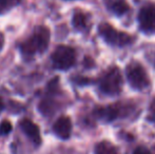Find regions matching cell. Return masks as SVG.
Instances as JSON below:
<instances>
[{
	"instance_id": "cell-1",
	"label": "cell",
	"mask_w": 155,
	"mask_h": 154,
	"mask_svg": "<svg viewBox=\"0 0 155 154\" xmlns=\"http://www.w3.org/2000/svg\"><path fill=\"white\" fill-rule=\"evenodd\" d=\"M51 33L45 25H37L25 40L19 43L18 49L25 60H31L35 56L42 55L50 43Z\"/></svg>"
},
{
	"instance_id": "cell-2",
	"label": "cell",
	"mask_w": 155,
	"mask_h": 154,
	"mask_svg": "<svg viewBox=\"0 0 155 154\" xmlns=\"http://www.w3.org/2000/svg\"><path fill=\"white\" fill-rule=\"evenodd\" d=\"M135 103L131 101H120L109 106L97 107L94 109V116L102 123H113L117 119L128 118L135 112Z\"/></svg>"
},
{
	"instance_id": "cell-3",
	"label": "cell",
	"mask_w": 155,
	"mask_h": 154,
	"mask_svg": "<svg viewBox=\"0 0 155 154\" xmlns=\"http://www.w3.org/2000/svg\"><path fill=\"white\" fill-rule=\"evenodd\" d=\"M98 89L104 95L115 96L123 90V76L117 67H111L98 80Z\"/></svg>"
},
{
	"instance_id": "cell-4",
	"label": "cell",
	"mask_w": 155,
	"mask_h": 154,
	"mask_svg": "<svg viewBox=\"0 0 155 154\" xmlns=\"http://www.w3.org/2000/svg\"><path fill=\"white\" fill-rule=\"evenodd\" d=\"M98 33L108 44L116 48H124L133 44L135 41L134 36L116 30L109 23H100L98 25Z\"/></svg>"
},
{
	"instance_id": "cell-5",
	"label": "cell",
	"mask_w": 155,
	"mask_h": 154,
	"mask_svg": "<svg viewBox=\"0 0 155 154\" xmlns=\"http://www.w3.org/2000/svg\"><path fill=\"white\" fill-rule=\"evenodd\" d=\"M126 75L131 88L137 91L149 89L151 81L147 70L138 61H131L126 67Z\"/></svg>"
},
{
	"instance_id": "cell-6",
	"label": "cell",
	"mask_w": 155,
	"mask_h": 154,
	"mask_svg": "<svg viewBox=\"0 0 155 154\" xmlns=\"http://www.w3.org/2000/svg\"><path fill=\"white\" fill-rule=\"evenodd\" d=\"M51 60L55 69L60 71H67L75 66L76 51L72 47L60 44L53 51Z\"/></svg>"
},
{
	"instance_id": "cell-7",
	"label": "cell",
	"mask_w": 155,
	"mask_h": 154,
	"mask_svg": "<svg viewBox=\"0 0 155 154\" xmlns=\"http://www.w3.org/2000/svg\"><path fill=\"white\" fill-rule=\"evenodd\" d=\"M47 96L39 103L38 111L43 116H52L60 108V103L53 98L59 92V78L55 77L48 84Z\"/></svg>"
},
{
	"instance_id": "cell-8",
	"label": "cell",
	"mask_w": 155,
	"mask_h": 154,
	"mask_svg": "<svg viewBox=\"0 0 155 154\" xmlns=\"http://www.w3.org/2000/svg\"><path fill=\"white\" fill-rule=\"evenodd\" d=\"M139 29L143 33L152 35L155 34V5L146 4L140 8L137 16Z\"/></svg>"
},
{
	"instance_id": "cell-9",
	"label": "cell",
	"mask_w": 155,
	"mask_h": 154,
	"mask_svg": "<svg viewBox=\"0 0 155 154\" xmlns=\"http://www.w3.org/2000/svg\"><path fill=\"white\" fill-rule=\"evenodd\" d=\"M19 127H20L21 131L25 134L28 138L32 142V144L35 146V148H38L42 143L40 135V130H39L38 126L32 121L29 118H23L19 121Z\"/></svg>"
},
{
	"instance_id": "cell-10",
	"label": "cell",
	"mask_w": 155,
	"mask_h": 154,
	"mask_svg": "<svg viewBox=\"0 0 155 154\" xmlns=\"http://www.w3.org/2000/svg\"><path fill=\"white\" fill-rule=\"evenodd\" d=\"M53 132L58 138L67 140L72 134V121L69 116H61L53 125Z\"/></svg>"
},
{
	"instance_id": "cell-11",
	"label": "cell",
	"mask_w": 155,
	"mask_h": 154,
	"mask_svg": "<svg viewBox=\"0 0 155 154\" xmlns=\"http://www.w3.org/2000/svg\"><path fill=\"white\" fill-rule=\"evenodd\" d=\"M72 25H73L74 29L76 31L81 32V33H87L91 28L90 15L81 10H76L73 14Z\"/></svg>"
},
{
	"instance_id": "cell-12",
	"label": "cell",
	"mask_w": 155,
	"mask_h": 154,
	"mask_svg": "<svg viewBox=\"0 0 155 154\" xmlns=\"http://www.w3.org/2000/svg\"><path fill=\"white\" fill-rule=\"evenodd\" d=\"M107 10L115 16H124L129 12L130 5L126 0H104Z\"/></svg>"
},
{
	"instance_id": "cell-13",
	"label": "cell",
	"mask_w": 155,
	"mask_h": 154,
	"mask_svg": "<svg viewBox=\"0 0 155 154\" xmlns=\"http://www.w3.org/2000/svg\"><path fill=\"white\" fill-rule=\"evenodd\" d=\"M94 153L95 154H119L117 148L108 140H102L96 144L94 148Z\"/></svg>"
},
{
	"instance_id": "cell-14",
	"label": "cell",
	"mask_w": 155,
	"mask_h": 154,
	"mask_svg": "<svg viewBox=\"0 0 155 154\" xmlns=\"http://www.w3.org/2000/svg\"><path fill=\"white\" fill-rule=\"evenodd\" d=\"M22 0H0V15L8 13L11 10L18 6Z\"/></svg>"
},
{
	"instance_id": "cell-15",
	"label": "cell",
	"mask_w": 155,
	"mask_h": 154,
	"mask_svg": "<svg viewBox=\"0 0 155 154\" xmlns=\"http://www.w3.org/2000/svg\"><path fill=\"white\" fill-rule=\"evenodd\" d=\"M12 129H13V126L12 123H10L8 120L4 119L0 123V135L4 136V135H8L12 132Z\"/></svg>"
},
{
	"instance_id": "cell-16",
	"label": "cell",
	"mask_w": 155,
	"mask_h": 154,
	"mask_svg": "<svg viewBox=\"0 0 155 154\" xmlns=\"http://www.w3.org/2000/svg\"><path fill=\"white\" fill-rule=\"evenodd\" d=\"M148 121L154 123L155 125V99L152 101L151 107H150V111H149V115L147 117Z\"/></svg>"
},
{
	"instance_id": "cell-17",
	"label": "cell",
	"mask_w": 155,
	"mask_h": 154,
	"mask_svg": "<svg viewBox=\"0 0 155 154\" xmlns=\"http://www.w3.org/2000/svg\"><path fill=\"white\" fill-rule=\"evenodd\" d=\"M132 154H152L151 152L149 151V149H147L146 147L143 146H139L133 151Z\"/></svg>"
},
{
	"instance_id": "cell-18",
	"label": "cell",
	"mask_w": 155,
	"mask_h": 154,
	"mask_svg": "<svg viewBox=\"0 0 155 154\" xmlns=\"http://www.w3.org/2000/svg\"><path fill=\"white\" fill-rule=\"evenodd\" d=\"M3 45H4V36L2 33H0V51L2 50Z\"/></svg>"
},
{
	"instance_id": "cell-19",
	"label": "cell",
	"mask_w": 155,
	"mask_h": 154,
	"mask_svg": "<svg viewBox=\"0 0 155 154\" xmlns=\"http://www.w3.org/2000/svg\"><path fill=\"white\" fill-rule=\"evenodd\" d=\"M5 109V103H4V101H3V99L0 97V113H1L3 110Z\"/></svg>"
}]
</instances>
